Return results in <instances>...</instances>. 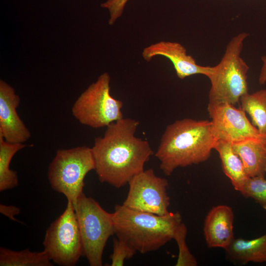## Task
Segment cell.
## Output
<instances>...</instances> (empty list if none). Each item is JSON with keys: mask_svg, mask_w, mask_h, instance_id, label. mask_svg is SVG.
I'll return each instance as SVG.
<instances>
[{"mask_svg": "<svg viewBox=\"0 0 266 266\" xmlns=\"http://www.w3.org/2000/svg\"><path fill=\"white\" fill-rule=\"evenodd\" d=\"M138 121L123 118L106 127L91 148L95 170L100 182L119 188L144 170L153 154L149 142L137 137Z\"/></svg>", "mask_w": 266, "mask_h": 266, "instance_id": "cell-1", "label": "cell"}, {"mask_svg": "<svg viewBox=\"0 0 266 266\" xmlns=\"http://www.w3.org/2000/svg\"><path fill=\"white\" fill-rule=\"evenodd\" d=\"M217 139L211 121L184 118L167 126L156 157L160 168L167 176L179 167H185L207 161Z\"/></svg>", "mask_w": 266, "mask_h": 266, "instance_id": "cell-2", "label": "cell"}, {"mask_svg": "<svg viewBox=\"0 0 266 266\" xmlns=\"http://www.w3.org/2000/svg\"><path fill=\"white\" fill-rule=\"evenodd\" d=\"M112 214L117 237L142 254L156 251L173 239L176 228L182 223L178 212L159 215L123 204L116 205Z\"/></svg>", "mask_w": 266, "mask_h": 266, "instance_id": "cell-3", "label": "cell"}, {"mask_svg": "<svg viewBox=\"0 0 266 266\" xmlns=\"http://www.w3.org/2000/svg\"><path fill=\"white\" fill-rule=\"evenodd\" d=\"M248 35L243 32L232 37L220 62L213 66V73L208 78L211 83L209 103L227 102L235 105L248 93L249 67L241 56L244 41Z\"/></svg>", "mask_w": 266, "mask_h": 266, "instance_id": "cell-4", "label": "cell"}, {"mask_svg": "<svg viewBox=\"0 0 266 266\" xmlns=\"http://www.w3.org/2000/svg\"><path fill=\"white\" fill-rule=\"evenodd\" d=\"M81 237L83 254L91 266H102V254L108 238L115 234L112 214L83 192L72 203Z\"/></svg>", "mask_w": 266, "mask_h": 266, "instance_id": "cell-5", "label": "cell"}, {"mask_svg": "<svg viewBox=\"0 0 266 266\" xmlns=\"http://www.w3.org/2000/svg\"><path fill=\"white\" fill-rule=\"evenodd\" d=\"M94 169L91 148L59 149L49 166L48 178L54 190L74 203L83 193L86 175Z\"/></svg>", "mask_w": 266, "mask_h": 266, "instance_id": "cell-6", "label": "cell"}, {"mask_svg": "<svg viewBox=\"0 0 266 266\" xmlns=\"http://www.w3.org/2000/svg\"><path fill=\"white\" fill-rule=\"evenodd\" d=\"M110 77L101 74L74 102L72 115L82 125L98 129L123 118L122 101L110 95Z\"/></svg>", "mask_w": 266, "mask_h": 266, "instance_id": "cell-7", "label": "cell"}, {"mask_svg": "<svg viewBox=\"0 0 266 266\" xmlns=\"http://www.w3.org/2000/svg\"><path fill=\"white\" fill-rule=\"evenodd\" d=\"M44 250L51 261L62 266H75L84 256L81 237L72 202L46 231Z\"/></svg>", "mask_w": 266, "mask_h": 266, "instance_id": "cell-8", "label": "cell"}, {"mask_svg": "<svg viewBox=\"0 0 266 266\" xmlns=\"http://www.w3.org/2000/svg\"><path fill=\"white\" fill-rule=\"evenodd\" d=\"M123 204L131 209L159 215L168 214L170 199L167 179L157 176L153 169L143 170L129 182Z\"/></svg>", "mask_w": 266, "mask_h": 266, "instance_id": "cell-9", "label": "cell"}, {"mask_svg": "<svg viewBox=\"0 0 266 266\" xmlns=\"http://www.w3.org/2000/svg\"><path fill=\"white\" fill-rule=\"evenodd\" d=\"M207 111L211 119L212 130L216 139L232 143L263 136L250 122L240 107L227 103H209Z\"/></svg>", "mask_w": 266, "mask_h": 266, "instance_id": "cell-10", "label": "cell"}, {"mask_svg": "<svg viewBox=\"0 0 266 266\" xmlns=\"http://www.w3.org/2000/svg\"><path fill=\"white\" fill-rule=\"evenodd\" d=\"M158 55L170 60L177 77L181 79L196 74L209 78L213 71V66L198 65L192 56L187 54L185 48L177 42L159 41L145 47L142 53V57L147 62Z\"/></svg>", "mask_w": 266, "mask_h": 266, "instance_id": "cell-11", "label": "cell"}, {"mask_svg": "<svg viewBox=\"0 0 266 266\" xmlns=\"http://www.w3.org/2000/svg\"><path fill=\"white\" fill-rule=\"evenodd\" d=\"M20 102L14 89L0 80V135L10 143H24L31 136V132L20 119L16 108Z\"/></svg>", "mask_w": 266, "mask_h": 266, "instance_id": "cell-12", "label": "cell"}, {"mask_svg": "<svg viewBox=\"0 0 266 266\" xmlns=\"http://www.w3.org/2000/svg\"><path fill=\"white\" fill-rule=\"evenodd\" d=\"M233 221L234 214L230 206H213L204 222L203 234L207 246L225 249L234 238Z\"/></svg>", "mask_w": 266, "mask_h": 266, "instance_id": "cell-13", "label": "cell"}, {"mask_svg": "<svg viewBox=\"0 0 266 266\" xmlns=\"http://www.w3.org/2000/svg\"><path fill=\"white\" fill-rule=\"evenodd\" d=\"M265 136L232 143L233 150L241 159L249 177L265 176L266 167Z\"/></svg>", "mask_w": 266, "mask_h": 266, "instance_id": "cell-14", "label": "cell"}, {"mask_svg": "<svg viewBox=\"0 0 266 266\" xmlns=\"http://www.w3.org/2000/svg\"><path fill=\"white\" fill-rule=\"evenodd\" d=\"M225 250L228 259L235 263L266 262V233L252 239L234 238Z\"/></svg>", "mask_w": 266, "mask_h": 266, "instance_id": "cell-15", "label": "cell"}, {"mask_svg": "<svg viewBox=\"0 0 266 266\" xmlns=\"http://www.w3.org/2000/svg\"><path fill=\"white\" fill-rule=\"evenodd\" d=\"M214 149L219 154L224 173L234 189L239 192L249 177L241 159L233 150L232 143L218 139Z\"/></svg>", "mask_w": 266, "mask_h": 266, "instance_id": "cell-16", "label": "cell"}, {"mask_svg": "<svg viewBox=\"0 0 266 266\" xmlns=\"http://www.w3.org/2000/svg\"><path fill=\"white\" fill-rule=\"evenodd\" d=\"M26 147L24 143H10L0 135V191L11 189L18 185L17 172L10 169L14 155Z\"/></svg>", "mask_w": 266, "mask_h": 266, "instance_id": "cell-17", "label": "cell"}, {"mask_svg": "<svg viewBox=\"0 0 266 266\" xmlns=\"http://www.w3.org/2000/svg\"><path fill=\"white\" fill-rule=\"evenodd\" d=\"M241 108L250 116L252 124L263 136H266V89L252 94L247 93L240 99Z\"/></svg>", "mask_w": 266, "mask_h": 266, "instance_id": "cell-18", "label": "cell"}, {"mask_svg": "<svg viewBox=\"0 0 266 266\" xmlns=\"http://www.w3.org/2000/svg\"><path fill=\"white\" fill-rule=\"evenodd\" d=\"M0 266H52L46 252H33L29 249L16 251L0 248Z\"/></svg>", "mask_w": 266, "mask_h": 266, "instance_id": "cell-19", "label": "cell"}, {"mask_svg": "<svg viewBox=\"0 0 266 266\" xmlns=\"http://www.w3.org/2000/svg\"><path fill=\"white\" fill-rule=\"evenodd\" d=\"M187 228L183 222L176 229L173 239L176 242L178 247V255L176 266H197L196 258L190 252L186 243Z\"/></svg>", "mask_w": 266, "mask_h": 266, "instance_id": "cell-20", "label": "cell"}, {"mask_svg": "<svg viewBox=\"0 0 266 266\" xmlns=\"http://www.w3.org/2000/svg\"><path fill=\"white\" fill-rule=\"evenodd\" d=\"M239 193L245 198H251L266 208V179L265 176L249 177Z\"/></svg>", "mask_w": 266, "mask_h": 266, "instance_id": "cell-21", "label": "cell"}, {"mask_svg": "<svg viewBox=\"0 0 266 266\" xmlns=\"http://www.w3.org/2000/svg\"><path fill=\"white\" fill-rule=\"evenodd\" d=\"M137 251L126 242L119 238L114 239L113 253L110 256L111 266H122L126 260L130 259Z\"/></svg>", "mask_w": 266, "mask_h": 266, "instance_id": "cell-22", "label": "cell"}, {"mask_svg": "<svg viewBox=\"0 0 266 266\" xmlns=\"http://www.w3.org/2000/svg\"><path fill=\"white\" fill-rule=\"evenodd\" d=\"M129 0H107L102 3L101 6L107 8L110 13L109 25H113L119 18L124 10L126 4Z\"/></svg>", "mask_w": 266, "mask_h": 266, "instance_id": "cell-23", "label": "cell"}, {"mask_svg": "<svg viewBox=\"0 0 266 266\" xmlns=\"http://www.w3.org/2000/svg\"><path fill=\"white\" fill-rule=\"evenodd\" d=\"M0 212L13 221H17L14 216L20 212L19 208L14 205L0 204Z\"/></svg>", "mask_w": 266, "mask_h": 266, "instance_id": "cell-24", "label": "cell"}, {"mask_svg": "<svg viewBox=\"0 0 266 266\" xmlns=\"http://www.w3.org/2000/svg\"><path fill=\"white\" fill-rule=\"evenodd\" d=\"M263 63L259 76V82L260 84H264L266 82V56H263L261 58Z\"/></svg>", "mask_w": 266, "mask_h": 266, "instance_id": "cell-25", "label": "cell"}, {"mask_svg": "<svg viewBox=\"0 0 266 266\" xmlns=\"http://www.w3.org/2000/svg\"><path fill=\"white\" fill-rule=\"evenodd\" d=\"M264 139H265V144L266 146V136L265 137Z\"/></svg>", "mask_w": 266, "mask_h": 266, "instance_id": "cell-26", "label": "cell"}, {"mask_svg": "<svg viewBox=\"0 0 266 266\" xmlns=\"http://www.w3.org/2000/svg\"><path fill=\"white\" fill-rule=\"evenodd\" d=\"M265 209L266 210V208Z\"/></svg>", "mask_w": 266, "mask_h": 266, "instance_id": "cell-27", "label": "cell"}]
</instances>
